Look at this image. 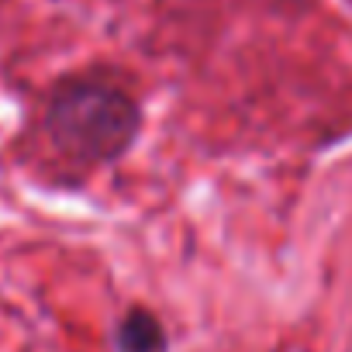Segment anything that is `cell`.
<instances>
[{
    "label": "cell",
    "mask_w": 352,
    "mask_h": 352,
    "mask_svg": "<svg viewBox=\"0 0 352 352\" xmlns=\"http://www.w3.org/2000/svg\"><path fill=\"white\" fill-rule=\"evenodd\" d=\"M45 128L69 159L111 162L135 142L138 107L107 80H66L49 97Z\"/></svg>",
    "instance_id": "obj_1"
},
{
    "label": "cell",
    "mask_w": 352,
    "mask_h": 352,
    "mask_svg": "<svg viewBox=\"0 0 352 352\" xmlns=\"http://www.w3.org/2000/svg\"><path fill=\"white\" fill-rule=\"evenodd\" d=\"M121 349L124 352H159L162 349V328L152 314L135 311L121 324Z\"/></svg>",
    "instance_id": "obj_2"
}]
</instances>
